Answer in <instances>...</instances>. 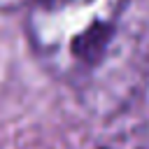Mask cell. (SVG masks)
I'll return each mask as SVG.
<instances>
[{"instance_id": "obj_1", "label": "cell", "mask_w": 149, "mask_h": 149, "mask_svg": "<svg viewBox=\"0 0 149 149\" xmlns=\"http://www.w3.org/2000/svg\"><path fill=\"white\" fill-rule=\"evenodd\" d=\"M130 0H33L26 33L40 63L61 79H84L109 54Z\"/></svg>"}, {"instance_id": "obj_2", "label": "cell", "mask_w": 149, "mask_h": 149, "mask_svg": "<svg viewBox=\"0 0 149 149\" xmlns=\"http://www.w3.org/2000/svg\"><path fill=\"white\" fill-rule=\"evenodd\" d=\"M21 2L26 0H0V9H12V7H19Z\"/></svg>"}]
</instances>
